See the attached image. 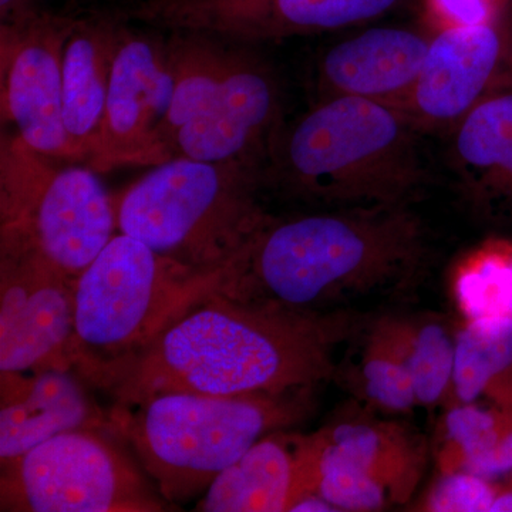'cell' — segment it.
Segmentation results:
<instances>
[{
	"label": "cell",
	"mask_w": 512,
	"mask_h": 512,
	"mask_svg": "<svg viewBox=\"0 0 512 512\" xmlns=\"http://www.w3.org/2000/svg\"><path fill=\"white\" fill-rule=\"evenodd\" d=\"M426 256L407 207L336 208L268 220L212 271L208 293L308 316H352V306L404 291Z\"/></svg>",
	"instance_id": "obj_1"
},
{
	"label": "cell",
	"mask_w": 512,
	"mask_h": 512,
	"mask_svg": "<svg viewBox=\"0 0 512 512\" xmlns=\"http://www.w3.org/2000/svg\"><path fill=\"white\" fill-rule=\"evenodd\" d=\"M352 316H308L208 293L175 318L103 392L114 404L154 394L208 396L313 389L338 370Z\"/></svg>",
	"instance_id": "obj_2"
},
{
	"label": "cell",
	"mask_w": 512,
	"mask_h": 512,
	"mask_svg": "<svg viewBox=\"0 0 512 512\" xmlns=\"http://www.w3.org/2000/svg\"><path fill=\"white\" fill-rule=\"evenodd\" d=\"M414 127L379 101L328 97L275 137L276 180L329 207H407L424 180Z\"/></svg>",
	"instance_id": "obj_3"
},
{
	"label": "cell",
	"mask_w": 512,
	"mask_h": 512,
	"mask_svg": "<svg viewBox=\"0 0 512 512\" xmlns=\"http://www.w3.org/2000/svg\"><path fill=\"white\" fill-rule=\"evenodd\" d=\"M312 389L238 396L167 392L114 404L110 430L133 450L171 505L191 500L276 430L308 414Z\"/></svg>",
	"instance_id": "obj_4"
},
{
	"label": "cell",
	"mask_w": 512,
	"mask_h": 512,
	"mask_svg": "<svg viewBox=\"0 0 512 512\" xmlns=\"http://www.w3.org/2000/svg\"><path fill=\"white\" fill-rule=\"evenodd\" d=\"M262 184L255 163L171 158L113 197L117 229L164 258L210 274L271 215L259 201Z\"/></svg>",
	"instance_id": "obj_5"
},
{
	"label": "cell",
	"mask_w": 512,
	"mask_h": 512,
	"mask_svg": "<svg viewBox=\"0 0 512 512\" xmlns=\"http://www.w3.org/2000/svg\"><path fill=\"white\" fill-rule=\"evenodd\" d=\"M210 274L114 235L74 288L73 370L103 390L175 318L210 292Z\"/></svg>",
	"instance_id": "obj_6"
},
{
	"label": "cell",
	"mask_w": 512,
	"mask_h": 512,
	"mask_svg": "<svg viewBox=\"0 0 512 512\" xmlns=\"http://www.w3.org/2000/svg\"><path fill=\"white\" fill-rule=\"evenodd\" d=\"M168 42L174 94L163 141L170 158L258 163L271 151L279 90L268 66L201 33Z\"/></svg>",
	"instance_id": "obj_7"
},
{
	"label": "cell",
	"mask_w": 512,
	"mask_h": 512,
	"mask_svg": "<svg viewBox=\"0 0 512 512\" xmlns=\"http://www.w3.org/2000/svg\"><path fill=\"white\" fill-rule=\"evenodd\" d=\"M53 160L2 137L0 248L35 252L77 281L114 237V198L92 168Z\"/></svg>",
	"instance_id": "obj_8"
},
{
	"label": "cell",
	"mask_w": 512,
	"mask_h": 512,
	"mask_svg": "<svg viewBox=\"0 0 512 512\" xmlns=\"http://www.w3.org/2000/svg\"><path fill=\"white\" fill-rule=\"evenodd\" d=\"M123 444L110 430H73L0 460V511L168 510Z\"/></svg>",
	"instance_id": "obj_9"
},
{
	"label": "cell",
	"mask_w": 512,
	"mask_h": 512,
	"mask_svg": "<svg viewBox=\"0 0 512 512\" xmlns=\"http://www.w3.org/2000/svg\"><path fill=\"white\" fill-rule=\"evenodd\" d=\"M74 288L35 252L0 248V372L73 370Z\"/></svg>",
	"instance_id": "obj_10"
},
{
	"label": "cell",
	"mask_w": 512,
	"mask_h": 512,
	"mask_svg": "<svg viewBox=\"0 0 512 512\" xmlns=\"http://www.w3.org/2000/svg\"><path fill=\"white\" fill-rule=\"evenodd\" d=\"M73 19L26 9L2 23V116L37 153L74 154L63 121V47Z\"/></svg>",
	"instance_id": "obj_11"
},
{
	"label": "cell",
	"mask_w": 512,
	"mask_h": 512,
	"mask_svg": "<svg viewBox=\"0 0 512 512\" xmlns=\"http://www.w3.org/2000/svg\"><path fill=\"white\" fill-rule=\"evenodd\" d=\"M399 0H143L137 22L238 42H268L348 28L383 15Z\"/></svg>",
	"instance_id": "obj_12"
},
{
	"label": "cell",
	"mask_w": 512,
	"mask_h": 512,
	"mask_svg": "<svg viewBox=\"0 0 512 512\" xmlns=\"http://www.w3.org/2000/svg\"><path fill=\"white\" fill-rule=\"evenodd\" d=\"M174 94L167 45L121 30L96 151L87 167L106 173L170 160L163 126Z\"/></svg>",
	"instance_id": "obj_13"
},
{
	"label": "cell",
	"mask_w": 512,
	"mask_h": 512,
	"mask_svg": "<svg viewBox=\"0 0 512 512\" xmlns=\"http://www.w3.org/2000/svg\"><path fill=\"white\" fill-rule=\"evenodd\" d=\"M504 50V37L493 23L444 29L430 40L412 92L396 110L414 126L463 121L488 97Z\"/></svg>",
	"instance_id": "obj_14"
},
{
	"label": "cell",
	"mask_w": 512,
	"mask_h": 512,
	"mask_svg": "<svg viewBox=\"0 0 512 512\" xmlns=\"http://www.w3.org/2000/svg\"><path fill=\"white\" fill-rule=\"evenodd\" d=\"M0 393V460L67 431L110 430V410L97 406L74 370L0 372Z\"/></svg>",
	"instance_id": "obj_15"
},
{
	"label": "cell",
	"mask_w": 512,
	"mask_h": 512,
	"mask_svg": "<svg viewBox=\"0 0 512 512\" xmlns=\"http://www.w3.org/2000/svg\"><path fill=\"white\" fill-rule=\"evenodd\" d=\"M315 493L312 436L276 430L215 478L195 511L282 512Z\"/></svg>",
	"instance_id": "obj_16"
},
{
	"label": "cell",
	"mask_w": 512,
	"mask_h": 512,
	"mask_svg": "<svg viewBox=\"0 0 512 512\" xmlns=\"http://www.w3.org/2000/svg\"><path fill=\"white\" fill-rule=\"evenodd\" d=\"M430 40L406 29H369L323 56L319 86L328 97L375 100L397 109L412 92Z\"/></svg>",
	"instance_id": "obj_17"
},
{
	"label": "cell",
	"mask_w": 512,
	"mask_h": 512,
	"mask_svg": "<svg viewBox=\"0 0 512 512\" xmlns=\"http://www.w3.org/2000/svg\"><path fill=\"white\" fill-rule=\"evenodd\" d=\"M120 29L73 19L63 47V121L74 161L89 165L96 151Z\"/></svg>",
	"instance_id": "obj_18"
},
{
	"label": "cell",
	"mask_w": 512,
	"mask_h": 512,
	"mask_svg": "<svg viewBox=\"0 0 512 512\" xmlns=\"http://www.w3.org/2000/svg\"><path fill=\"white\" fill-rule=\"evenodd\" d=\"M312 440L316 456L375 477L397 503L407 500L419 481L423 447L394 424L345 421L312 434Z\"/></svg>",
	"instance_id": "obj_19"
},
{
	"label": "cell",
	"mask_w": 512,
	"mask_h": 512,
	"mask_svg": "<svg viewBox=\"0 0 512 512\" xmlns=\"http://www.w3.org/2000/svg\"><path fill=\"white\" fill-rule=\"evenodd\" d=\"M511 365V316L470 320L456 339L453 387L458 400L473 403Z\"/></svg>",
	"instance_id": "obj_20"
},
{
	"label": "cell",
	"mask_w": 512,
	"mask_h": 512,
	"mask_svg": "<svg viewBox=\"0 0 512 512\" xmlns=\"http://www.w3.org/2000/svg\"><path fill=\"white\" fill-rule=\"evenodd\" d=\"M456 148L466 167L512 181V93L480 101L461 121Z\"/></svg>",
	"instance_id": "obj_21"
},
{
	"label": "cell",
	"mask_w": 512,
	"mask_h": 512,
	"mask_svg": "<svg viewBox=\"0 0 512 512\" xmlns=\"http://www.w3.org/2000/svg\"><path fill=\"white\" fill-rule=\"evenodd\" d=\"M362 380L367 397L383 409L406 412L417 404L402 326L389 325L377 332L363 362Z\"/></svg>",
	"instance_id": "obj_22"
},
{
	"label": "cell",
	"mask_w": 512,
	"mask_h": 512,
	"mask_svg": "<svg viewBox=\"0 0 512 512\" xmlns=\"http://www.w3.org/2000/svg\"><path fill=\"white\" fill-rule=\"evenodd\" d=\"M406 350L417 403L439 402L453 383L456 342L443 325L427 323L416 332H406Z\"/></svg>",
	"instance_id": "obj_23"
},
{
	"label": "cell",
	"mask_w": 512,
	"mask_h": 512,
	"mask_svg": "<svg viewBox=\"0 0 512 512\" xmlns=\"http://www.w3.org/2000/svg\"><path fill=\"white\" fill-rule=\"evenodd\" d=\"M457 298L470 320L487 316L512 318V256L488 255L464 271Z\"/></svg>",
	"instance_id": "obj_24"
},
{
	"label": "cell",
	"mask_w": 512,
	"mask_h": 512,
	"mask_svg": "<svg viewBox=\"0 0 512 512\" xmlns=\"http://www.w3.org/2000/svg\"><path fill=\"white\" fill-rule=\"evenodd\" d=\"M446 427L448 439L456 450L448 458L447 468L467 473L494 450L505 433L493 414L471 406V403H463L451 410Z\"/></svg>",
	"instance_id": "obj_25"
},
{
	"label": "cell",
	"mask_w": 512,
	"mask_h": 512,
	"mask_svg": "<svg viewBox=\"0 0 512 512\" xmlns=\"http://www.w3.org/2000/svg\"><path fill=\"white\" fill-rule=\"evenodd\" d=\"M495 495L485 478L467 471H451L431 490L426 507L436 512L490 511Z\"/></svg>",
	"instance_id": "obj_26"
},
{
	"label": "cell",
	"mask_w": 512,
	"mask_h": 512,
	"mask_svg": "<svg viewBox=\"0 0 512 512\" xmlns=\"http://www.w3.org/2000/svg\"><path fill=\"white\" fill-rule=\"evenodd\" d=\"M431 5L450 28L493 23V0H431Z\"/></svg>",
	"instance_id": "obj_27"
},
{
	"label": "cell",
	"mask_w": 512,
	"mask_h": 512,
	"mask_svg": "<svg viewBox=\"0 0 512 512\" xmlns=\"http://www.w3.org/2000/svg\"><path fill=\"white\" fill-rule=\"evenodd\" d=\"M512 471V431H505L494 450L477 464L471 474L488 478L503 476Z\"/></svg>",
	"instance_id": "obj_28"
},
{
	"label": "cell",
	"mask_w": 512,
	"mask_h": 512,
	"mask_svg": "<svg viewBox=\"0 0 512 512\" xmlns=\"http://www.w3.org/2000/svg\"><path fill=\"white\" fill-rule=\"evenodd\" d=\"M306 511H322V512H335V507L328 503L325 498L320 497L319 494L312 493L305 495L295 505H293L291 512H306Z\"/></svg>",
	"instance_id": "obj_29"
},
{
	"label": "cell",
	"mask_w": 512,
	"mask_h": 512,
	"mask_svg": "<svg viewBox=\"0 0 512 512\" xmlns=\"http://www.w3.org/2000/svg\"><path fill=\"white\" fill-rule=\"evenodd\" d=\"M25 2L26 0H0L2 20L12 18V16L26 10Z\"/></svg>",
	"instance_id": "obj_30"
},
{
	"label": "cell",
	"mask_w": 512,
	"mask_h": 512,
	"mask_svg": "<svg viewBox=\"0 0 512 512\" xmlns=\"http://www.w3.org/2000/svg\"><path fill=\"white\" fill-rule=\"evenodd\" d=\"M490 512H512V491L501 495H495Z\"/></svg>",
	"instance_id": "obj_31"
}]
</instances>
